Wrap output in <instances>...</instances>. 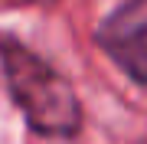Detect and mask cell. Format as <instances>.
I'll use <instances>...</instances> for the list:
<instances>
[{"instance_id":"7a4b0ae2","label":"cell","mask_w":147,"mask_h":144,"mask_svg":"<svg viewBox=\"0 0 147 144\" xmlns=\"http://www.w3.org/2000/svg\"><path fill=\"white\" fill-rule=\"evenodd\" d=\"M98 46L137 85H147V0H124L98 26Z\"/></svg>"},{"instance_id":"6da1fadb","label":"cell","mask_w":147,"mask_h":144,"mask_svg":"<svg viewBox=\"0 0 147 144\" xmlns=\"http://www.w3.org/2000/svg\"><path fill=\"white\" fill-rule=\"evenodd\" d=\"M0 69L16 112L33 134L69 141L82 131V101L72 82L13 33H0Z\"/></svg>"},{"instance_id":"3957f363","label":"cell","mask_w":147,"mask_h":144,"mask_svg":"<svg viewBox=\"0 0 147 144\" xmlns=\"http://www.w3.org/2000/svg\"><path fill=\"white\" fill-rule=\"evenodd\" d=\"M26 3H30V7H53L56 0H26Z\"/></svg>"}]
</instances>
